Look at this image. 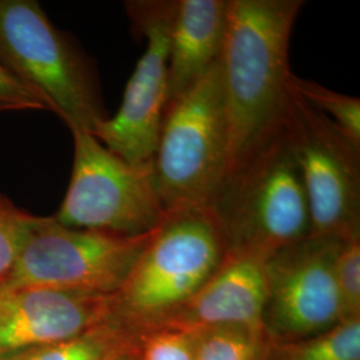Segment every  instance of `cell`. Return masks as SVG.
Segmentation results:
<instances>
[{"label": "cell", "mask_w": 360, "mask_h": 360, "mask_svg": "<svg viewBox=\"0 0 360 360\" xmlns=\"http://www.w3.org/2000/svg\"><path fill=\"white\" fill-rule=\"evenodd\" d=\"M190 333L196 360H269L274 347L264 326L223 324Z\"/></svg>", "instance_id": "9a60e30c"}, {"label": "cell", "mask_w": 360, "mask_h": 360, "mask_svg": "<svg viewBox=\"0 0 360 360\" xmlns=\"http://www.w3.org/2000/svg\"><path fill=\"white\" fill-rule=\"evenodd\" d=\"M269 360H360V321L339 323L322 334L274 343Z\"/></svg>", "instance_id": "2e32d148"}, {"label": "cell", "mask_w": 360, "mask_h": 360, "mask_svg": "<svg viewBox=\"0 0 360 360\" xmlns=\"http://www.w3.org/2000/svg\"><path fill=\"white\" fill-rule=\"evenodd\" d=\"M226 243L210 207L165 212L114 295V316L134 334L166 326L217 271Z\"/></svg>", "instance_id": "3957f363"}, {"label": "cell", "mask_w": 360, "mask_h": 360, "mask_svg": "<svg viewBox=\"0 0 360 360\" xmlns=\"http://www.w3.org/2000/svg\"><path fill=\"white\" fill-rule=\"evenodd\" d=\"M74 165L65 199L53 219L65 227L141 236L165 217L153 166H134L92 134L72 129Z\"/></svg>", "instance_id": "8992f818"}, {"label": "cell", "mask_w": 360, "mask_h": 360, "mask_svg": "<svg viewBox=\"0 0 360 360\" xmlns=\"http://www.w3.org/2000/svg\"><path fill=\"white\" fill-rule=\"evenodd\" d=\"M4 111H51L38 92L28 89L0 65V112Z\"/></svg>", "instance_id": "44dd1931"}, {"label": "cell", "mask_w": 360, "mask_h": 360, "mask_svg": "<svg viewBox=\"0 0 360 360\" xmlns=\"http://www.w3.org/2000/svg\"><path fill=\"white\" fill-rule=\"evenodd\" d=\"M114 319V295L44 287L0 288V359L75 338Z\"/></svg>", "instance_id": "8fae6325"}, {"label": "cell", "mask_w": 360, "mask_h": 360, "mask_svg": "<svg viewBox=\"0 0 360 360\" xmlns=\"http://www.w3.org/2000/svg\"><path fill=\"white\" fill-rule=\"evenodd\" d=\"M0 65L44 98L71 131L92 134L108 119L95 65L38 1L0 0Z\"/></svg>", "instance_id": "277c9868"}, {"label": "cell", "mask_w": 360, "mask_h": 360, "mask_svg": "<svg viewBox=\"0 0 360 360\" xmlns=\"http://www.w3.org/2000/svg\"><path fill=\"white\" fill-rule=\"evenodd\" d=\"M303 4V0L229 3L219 58L230 143L227 172L287 124L295 96L290 41Z\"/></svg>", "instance_id": "6da1fadb"}, {"label": "cell", "mask_w": 360, "mask_h": 360, "mask_svg": "<svg viewBox=\"0 0 360 360\" xmlns=\"http://www.w3.org/2000/svg\"><path fill=\"white\" fill-rule=\"evenodd\" d=\"M285 127L309 199L311 235L360 238V146L296 92Z\"/></svg>", "instance_id": "ba28073f"}, {"label": "cell", "mask_w": 360, "mask_h": 360, "mask_svg": "<svg viewBox=\"0 0 360 360\" xmlns=\"http://www.w3.org/2000/svg\"><path fill=\"white\" fill-rule=\"evenodd\" d=\"M342 243L309 235L266 259L263 323L274 343L322 334L340 323L335 260Z\"/></svg>", "instance_id": "30bf717a"}, {"label": "cell", "mask_w": 360, "mask_h": 360, "mask_svg": "<svg viewBox=\"0 0 360 360\" xmlns=\"http://www.w3.org/2000/svg\"><path fill=\"white\" fill-rule=\"evenodd\" d=\"M266 257L226 251L217 271L162 328L195 331L223 324L264 326Z\"/></svg>", "instance_id": "7c38bea8"}, {"label": "cell", "mask_w": 360, "mask_h": 360, "mask_svg": "<svg viewBox=\"0 0 360 360\" xmlns=\"http://www.w3.org/2000/svg\"><path fill=\"white\" fill-rule=\"evenodd\" d=\"M132 27L147 40L115 115L92 135L134 166H153L167 103L168 46L175 1H127Z\"/></svg>", "instance_id": "9c48e42d"}, {"label": "cell", "mask_w": 360, "mask_h": 360, "mask_svg": "<svg viewBox=\"0 0 360 360\" xmlns=\"http://www.w3.org/2000/svg\"><path fill=\"white\" fill-rule=\"evenodd\" d=\"M138 335L116 319L75 338L30 348L0 360H119L135 354Z\"/></svg>", "instance_id": "5bb4252c"}, {"label": "cell", "mask_w": 360, "mask_h": 360, "mask_svg": "<svg viewBox=\"0 0 360 360\" xmlns=\"http://www.w3.org/2000/svg\"><path fill=\"white\" fill-rule=\"evenodd\" d=\"M291 87L309 105L331 119L349 141L360 146V99L339 94L322 84L296 77H291Z\"/></svg>", "instance_id": "e0dca14e"}, {"label": "cell", "mask_w": 360, "mask_h": 360, "mask_svg": "<svg viewBox=\"0 0 360 360\" xmlns=\"http://www.w3.org/2000/svg\"><path fill=\"white\" fill-rule=\"evenodd\" d=\"M230 160L219 60L193 89L166 104L153 160L165 212L210 207Z\"/></svg>", "instance_id": "5b68a950"}, {"label": "cell", "mask_w": 360, "mask_h": 360, "mask_svg": "<svg viewBox=\"0 0 360 360\" xmlns=\"http://www.w3.org/2000/svg\"><path fill=\"white\" fill-rule=\"evenodd\" d=\"M229 3L230 0L175 1L168 46L167 103L191 90L218 62Z\"/></svg>", "instance_id": "4fadbf2b"}, {"label": "cell", "mask_w": 360, "mask_h": 360, "mask_svg": "<svg viewBox=\"0 0 360 360\" xmlns=\"http://www.w3.org/2000/svg\"><path fill=\"white\" fill-rule=\"evenodd\" d=\"M210 208L232 252L267 259L311 235L309 199L285 126L227 172Z\"/></svg>", "instance_id": "7a4b0ae2"}, {"label": "cell", "mask_w": 360, "mask_h": 360, "mask_svg": "<svg viewBox=\"0 0 360 360\" xmlns=\"http://www.w3.org/2000/svg\"><path fill=\"white\" fill-rule=\"evenodd\" d=\"M340 323L360 321V238L343 242L335 260Z\"/></svg>", "instance_id": "d6986e66"}, {"label": "cell", "mask_w": 360, "mask_h": 360, "mask_svg": "<svg viewBox=\"0 0 360 360\" xmlns=\"http://www.w3.org/2000/svg\"><path fill=\"white\" fill-rule=\"evenodd\" d=\"M156 229L126 236L71 229L53 217H39L0 288L44 287L115 295Z\"/></svg>", "instance_id": "52a82bcc"}, {"label": "cell", "mask_w": 360, "mask_h": 360, "mask_svg": "<svg viewBox=\"0 0 360 360\" xmlns=\"http://www.w3.org/2000/svg\"><path fill=\"white\" fill-rule=\"evenodd\" d=\"M119 360H136L135 359V356H134V354L132 355H127V356H124V358H122V359Z\"/></svg>", "instance_id": "7402d4cb"}, {"label": "cell", "mask_w": 360, "mask_h": 360, "mask_svg": "<svg viewBox=\"0 0 360 360\" xmlns=\"http://www.w3.org/2000/svg\"><path fill=\"white\" fill-rule=\"evenodd\" d=\"M38 218L0 193V285L10 278L27 236Z\"/></svg>", "instance_id": "ac0fdd59"}, {"label": "cell", "mask_w": 360, "mask_h": 360, "mask_svg": "<svg viewBox=\"0 0 360 360\" xmlns=\"http://www.w3.org/2000/svg\"><path fill=\"white\" fill-rule=\"evenodd\" d=\"M136 360H196L193 334L174 328H158L138 335Z\"/></svg>", "instance_id": "ffe728a7"}]
</instances>
